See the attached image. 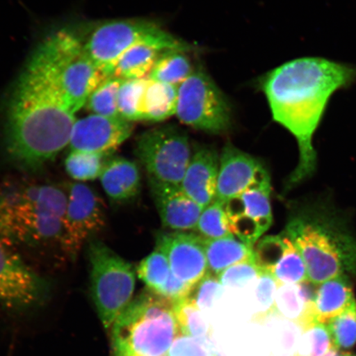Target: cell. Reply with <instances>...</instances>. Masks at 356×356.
Returning a JSON list of instances; mask_svg holds the SVG:
<instances>
[{
    "mask_svg": "<svg viewBox=\"0 0 356 356\" xmlns=\"http://www.w3.org/2000/svg\"><path fill=\"white\" fill-rule=\"evenodd\" d=\"M47 291V280L0 234V305L8 309H28L39 304Z\"/></svg>",
    "mask_w": 356,
    "mask_h": 356,
    "instance_id": "obj_12",
    "label": "cell"
},
{
    "mask_svg": "<svg viewBox=\"0 0 356 356\" xmlns=\"http://www.w3.org/2000/svg\"><path fill=\"white\" fill-rule=\"evenodd\" d=\"M67 188L6 181L0 185V234L15 248H60Z\"/></svg>",
    "mask_w": 356,
    "mask_h": 356,
    "instance_id": "obj_4",
    "label": "cell"
},
{
    "mask_svg": "<svg viewBox=\"0 0 356 356\" xmlns=\"http://www.w3.org/2000/svg\"><path fill=\"white\" fill-rule=\"evenodd\" d=\"M314 299V292L305 282L279 284L275 298L277 317L296 323L304 329L316 321Z\"/></svg>",
    "mask_w": 356,
    "mask_h": 356,
    "instance_id": "obj_22",
    "label": "cell"
},
{
    "mask_svg": "<svg viewBox=\"0 0 356 356\" xmlns=\"http://www.w3.org/2000/svg\"><path fill=\"white\" fill-rule=\"evenodd\" d=\"M211 341L180 334L173 341L168 356H219L213 350Z\"/></svg>",
    "mask_w": 356,
    "mask_h": 356,
    "instance_id": "obj_37",
    "label": "cell"
},
{
    "mask_svg": "<svg viewBox=\"0 0 356 356\" xmlns=\"http://www.w3.org/2000/svg\"><path fill=\"white\" fill-rule=\"evenodd\" d=\"M278 282L273 275L262 273L257 279L256 296L260 311L253 316L252 321L264 323L271 317H277L275 309Z\"/></svg>",
    "mask_w": 356,
    "mask_h": 356,
    "instance_id": "obj_35",
    "label": "cell"
},
{
    "mask_svg": "<svg viewBox=\"0 0 356 356\" xmlns=\"http://www.w3.org/2000/svg\"><path fill=\"white\" fill-rule=\"evenodd\" d=\"M31 58L51 78L66 105L75 114L108 78L88 55L83 40L66 29L49 35Z\"/></svg>",
    "mask_w": 356,
    "mask_h": 356,
    "instance_id": "obj_6",
    "label": "cell"
},
{
    "mask_svg": "<svg viewBox=\"0 0 356 356\" xmlns=\"http://www.w3.org/2000/svg\"><path fill=\"white\" fill-rule=\"evenodd\" d=\"M341 356H356V355L354 354H351V353H345V354L342 355Z\"/></svg>",
    "mask_w": 356,
    "mask_h": 356,
    "instance_id": "obj_40",
    "label": "cell"
},
{
    "mask_svg": "<svg viewBox=\"0 0 356 356\" xmlns=\"http://www.w3.org/2000/svg\"><path fill=\"white\" fill-rule=\"evenodd\" d=\"M151 191L164 227L175 231L197 229L204 209L188 197L181 186L149 181Z\"/></svg>",
    "mask_w": 356,
    "mask_h": 356,
    "instance_id": "obj_18",
    "label": "cell"
},
{
    "mask_svg": "<svg viewBox=\"0 0 356 356\" xmlns=\"http://www.w3.org/2000/svg\"><path fill=\"white\" fill-rule=\"evenodd\" d=\"M356 305L350 278H333L319 284L314 291V313L316 321L327 324Z\"/></svg>",
    "mask_w": 356,
    "mask_h": 356,
    "instance_id": "obj_21",
    "label": "cell"
},
{
    "mask_svg": "<svg viewBox=\"0 0 356 356\" xmlns=\"http://www.w3.org/2000/svg\"><path fill=\"white\" fill-rule=\"evenodd\" d=\"M222 288L224 286H222L219 277L208 271L195 287L194 296L191 297L197 302L200 309H211L222 296Z\"/></svg>",
    "mask_w": 356,
    "mask_h": 356,
    "instance_id": "obj_38",
    "label": "cell"
},
{
    "mask_svg": "<svg viewBox=\"0 0 356 356\" xmlns=\"http://www.w3.org/2000/svg\"><path fill=\"white\" fill-rule=\"evenodd\" d=\"M177 87L149 79L142 102L143 121L161 122L176 115Z\"/></svg>",
    "mask_w": 356,
    "mask_h": 356,
    "instance_id": "obj_25",
    "label": "cell"
},
{
    "mask_svg": "<svg viewBox=\"0 0 356 356\" xmlns=\"http://www.w3.org/2000/svg\"><path fill=\"white\" fill-rule=\"evenodd\" d=\"M270 182L264 164L231 144L225 145L220 159L216 200L225 204L253 186Z\"/></svg>",
    "mask_w": 356,
    "mask_h": 356,
    "instance_id": "obj_15",
    "label": "cell"
},
{
    "mask_svg": "<svg viewBox=\"0 0 356 356\" xmlns=\"http://www.w3.org/2000/svg\"><path fill=\"white\" fill-rule=\"evenodd\" d=\"M262 273L255 261H243L229 267L219 275L224 287L239 288L257 280Z\"/></svg>",
    "mask_w": 356,
    "mask_h": 356,
    "instance_id": "obj_36",
    "label": "cell"
},
{
    "mask_svg": "<svg viewBox=\"0 0 356 356\" xmlns=\"http://www.w3.org/2000/svg\"><path fill=\"white\" fill-rule=\"evenodd\" d=\"M88 244L92 300L102 324L110 330L133 300L136 271L101 240L91 238Z\"/></svg>",
    "mask_w": 356,
    "mask_h": 356,
    "instance_id": "obj_8",
    "label": "cell"
},
{
    "mask_svg": "<svg viewBox=\"0 0 356 356\" xmlns=\"http://www.w3.org/2000/svg\"><path fill=\"white\" fill-rule=\"evenodd\" d=\"M324 356H341L339 350L335 346H332L330 350H329L328 353Z\"/></svg>",
    "mask_w": 356,
    "mask_h": 356,
    "instance_id": "obj_39",
    "label": "cell"
},
{
    "mask_svg": "<svg viewBox=\"0 0 356 356\" xmlns=\"http://www.w3.org/2000/svg\"><path fill=\"white\" fill-rule=\"evenodd\" d=\"M164 51L152 44H137L120 57L110 77L122 80L148 78L156 61Z\"/></svg>",
    "mask_w": 356,
    "mask_h": 356,
    "instance_id": "obj_24",
    "label": "cell"
},
{
    "mask_svg": "<svg viewBox=\"0 0 356 356\" xmlns=\"http://www.w3.org/2000/svg\"><path fill=\"white\" fill-rule=\"evenodd\" d=\"M232 115L229 99L202 67L177 87L176 115L182 124L219 135L229 130Z\"/></svg>",
    "mask_w": 356,
    "mask_h": 356,
    "instance_id": "obj_9",
    "label": "cell"
},
{
    "mask_svg": "<svg viewBox=\"0 0 356 356\" xmlns=\"http://www.w3.org/2000/svg\"><path fill=\"white\" fill-rule=\"evenodd\" d=\"M355 80L356 66L322 57L288 61L261 80L274 121L292 134L299 147V162L289 177V186L314 175V134L334 93L350 86Z\"/></svg>",
    "mask_w": 356,
    "mask_h": 356,
    "instance_id": "obj_1",
    "label": "cell"
},
{
    "mask_svg": "<svg viewBox=\"0 0 356 356\" xmlns=\"http://www.w3.org/2000/svg\"><path fill=\"white\" fill-rule=\"evenodd\" d=\"M83 42L88 55L106 77L111 76L120 57L137 44H152L165 51H197L193 44L167 32L157 22L145 19L106 22Z\"/></svg>",
    "mask_w": 356,
    "mask_h": 356,
    "instance_id": "obj_7",
    "label": "cell"
},
{
    "mask_svg": "<svg viewBox=\"0 0 356 356\" xmlns=\"http://www.w3.org/2000/svg\"><path fill=\"white\" fill-rule=\"evenodd\" d=\"M181 335L211 340L212 327L204 320L197 302L191 296L173 305Z\"/></svg>",
    "mask_w": 356,
    "mask_h": 356,
    "instance_id": "obj_27",
    "label": "cell"
},
{
    "mask_svg": "<svg viewBox=\"0 0 356 356\" xmlns=\"http://www.w3.org/2000/svg\"><path fill=\"white\" fill-rule=\"evenodd\" d=\"M195 68L188 52L167 50L160 54L148 78L156 82L179 86L193 73Z\"/></svg>",
    "mask_w": 356,
    "mask_h": 356,
    "instance_id": "obj_26",
    "label": "cell"
},
{
    "mask_svg": "<svg viewBox=\"0 0 356 356\" xmlns=\"http://www.w3.org/2000/svg\"><path fill=\"white\" fill-rule=\"evenodd\" d=\"M136 154L149 181L181 186L193 153L188 134L175 124L151 129L138 138Z\"/></svg>",
    "mask_w": 356,
    "mask_h": 356,
    "instance_id": "obj_10",
    "label": "cell"
},
{
    "mask_svg": "<svg viewBox=\"0 0 356 356\" xmlns=\"http://www.w3.org/2000/svg\"><path fill=\"white\" fill-rule=\"evenodd\" d=\"M270 182L253 186L225 204L231 233L252 248L273 222Z\"/></svg>",
    "mask_w": 356,
    "mask_h": 356,
    "instance_id": "obj_13",
    "label": "cell"
},
{
    "mask_svg": "<svg viewBox=\"0 0 356 356\" xmlns=\"http://www.w3.org/2000/svg\"><path fill=\"white\" fill-rule=\"evenodd\" d=\"M195 229L204 239H217L232 235L225 204L215 200L204 208Z\"/></svg>",
    "mask_w": 356,
    "mask_h": 356,
    "instance_id": "obj_32",
    "label": "cell"
},
{
    "mask_svg": "<svg viewBox=\"0 0 356 356\" xmlns=\"http://www.w3.org/2000/svg\"><path fill=\"white\" fill-rule=\"evenodd\" d=\"M173 305L148 289L133 299L111 328L115 356H168L181 334Z\"/></svg>",
    "mask_w": 356,
    "mask_h": 356,
    "instance_id": "obj_5",
    "label": "cell"
},
{
    "mask_svg": "<svg viewBox=\"0 0 356 356\" xmlns=\"http://www.w3.org/2000/svg\"><path fill=\"white\" fill-rule=\"evenodd\" d=\"M105 225L104 203L96 191L83 182H71L67 186L61 251L74 261L83 245Z\"/></svg>",
    "mask_w": 356,
    "mask_h": 356,
    "instance_id": "obj_11",
    "label": "cell"
},
{
    "mask_svg": "<svg viewBox=\"0 0 356 356\" xmlns=\"http://www.w3.org/2000/svg\"><path fill=\"white\" fill-rule=\"evenodd\" d=\"M208 271L219 275L229 267L243 261H255L254 248L234 235L217 239H204Z\"/></svg>",
    "mask_w": 356,
    "mask_h": 356,
    "instance_id": "obj_23",
    "label": "cell"
},
{
    "mask_svg": "<svg viewBox=\"0 0 356 356\" xmlns=\"http://www.w3.org/2000/svg\"><path fill=\"white\" fill-rule=\"evenodd\" d=\"M219 154L211 147H198L191 157L181 188L203 209L216 198Z\"/></svg>",
    "mask_w": 356,
    "mask_h": 356,
    "instance_id": "obj_19",
    "label": "cell"
},
{
    "mask_svg": "<svg viewBox=\"0 0 356 356\" xmlns=\"http://www.w3.org/2000/svg\"><path fill=\"white\" fill-rule=\"evenodd\" d=\"M256 264L279 284L308 282L304 259L296 245L286 234L266 236L254 249Z\"/></svg>",
    "mask_w": 356,
    "mask_h": 356,
    "instance_id": "obj_17",
    "label": "cell"
},
{
    "mask_svg": "<svg viewBox=\"0 0 356 356\" xmlns=\"http://www.w3.org/2000/svg\"><path fill=\"white\" fill-rule=\"evenodd\" d=\"M332 344L338 350H350L356 344V305L327 324Z\"/></svg>",
    "mask_w": 356,
    "mask_h": 356,
    "instance_id": "obj_34",
    "label": "cell"
},
{
    "mask_svg": "<svg viewBox=\"0 0 356 356\" xmlns=\"http://www.w3.org/2000/svg\"><path fill=\"white\" fill-rule=\"evenodd\" d=\"M136 273L149 291L158 293L165 286L172 270L167 256L156 248L140 261Z\"/></svg>",
    "mask_w": 356,
    "mask_h": 356,
    "instance_id": "obj_31",
    "label": "cell"
},
{
    "mask_svg": "<svg viewBox=\"0 0 356 356\" xmlns=\"http://www.w3.org/2000/svg\"><path fill=\"white\" fill-rule=\"evenodd\" d=\"M156 248L167 256L172 274L194 289L208 273L204 238L200 235L185 231L162 233Z\"/></svg>",
    "mask_w": 356,
    "mask_h": 356,
    "instance_id": "obj_14",
    "label": "cell"
},
{
    "mask_svg": "<svg viewBox=\"0 0 356 356\" xmlns=\"http://www.w3.org/2000/svg\"><path fill=\"white\" fill-rule=\"evenodd\" d=\"M149 78L123 80L118 92V110L120 115L127 121H143L142 102L148 86Z\"/></svg>",
    "mask_w": 356,
    "mask_h": 356,
    "instance_id": "obj_30",
    "label": "cell"
},
{
    "mask_svg": "<svg viewBox=\"0 0 356 356\" xmlns=\"http://www.w3.org/2000/svg\"><path fill=\"white\" fill-rule=\"evenodd\" d=\"M99 178L106 194L115 202H127L139 193L140 168L131 160L122 157L109 158Z\"/></svg>",
    "mask_w": 356,
    "mask_h": 356,
    "instance_id": "obj_20",
    "label": "cell"
},
{
    "mask_svg": "<svg viewBox=\"0 0 356 356\" xmlns=\"http://www.w3.org/2000/svg\"><path fill=\"white\" fill-rule=\"evenodd\" d=\"M133 124L124 118L91 114L76 120L71 133V150L105 155L113 154L133 131Z\"/></svg>",
    "mask_w": 356,
    "mask_h": 356,
    "instance_id": "obj_16",
    "label": "cell"
},
{
    "mask_svg": "<svg viewBox=\"0 0 356 356\" xmlns=\"http://www.w3.org/2000/svg\"><path fill=\"white\" fill-rule=\"evenodd\" d=\"M284 234L300 252L308 282L319 286L342 275L356 277V236L343 212L329 200L312 204L293 217Z\"/></svg>",
    "mask_w": 356,
    "mask_h": 356,
    "instance_id": "obj_3",
    "label": "cell"
},
{
    "mask_svg": "<svg viewBox=\"0 0 356 356\" xmlns=\"http://www.w3.org/2000/svg\"><path fill=\"white\" fill-rule=\"evenodd\" d=\"M122 79L108 77L91 93L86 106L92 114L108 118H120L118 99ZM122 118V117H121Z\"/></svg>",
    "mask_w": 356,
    "mask_h": 356,
    "instance_id": "obj_29",
    "label": "cell"
},
{
    "mask_svg": "<svg viewBox=\"0 0 356 356\" xmlns=\"http://www.w3.org/2000/svg\"><path fill=\"white\" fill-rule=\"evenodd\" d=\"M332 346L327 324L315 321L302 329L295 356H324Z\"/></svg>",
    "mask_w": 356,
    "mask_h": 356,
    "instance_id": "obj_33",
    "label": "cell"
},
{
    "mask_svg": "<svg viewBox=\"0 0 356 356\" xmlns=\"http://www.w3.org/2000/svg\"><path fill=\"white\" fill-rule=\"evenodd\" d=\"M109 155L71 150L65 161L66 172L77 182L93 181L100 177Z\"/></svg>",
    "mask_w": 356,
    "mask_h": 356,
    "instance_id": "obj_28",
    "label": "cell"
},
{
    "mask_svg": "<svg viewBox=\"0 0 356 356\" xmlns=\"http://www.w3.org/2000/svg\"><path fill=\"white\" fill-rule=\"evenodd\" d=\"M75 115L51 78L30 58L6 109L3 142L8 159L22 172L41 171L69 145Z\"/></svg>",
    "mask_w": 356,
    "mask_h": 356,
    "instance_id": "obj_2",
    "label": "cell"
}]
</instances>
